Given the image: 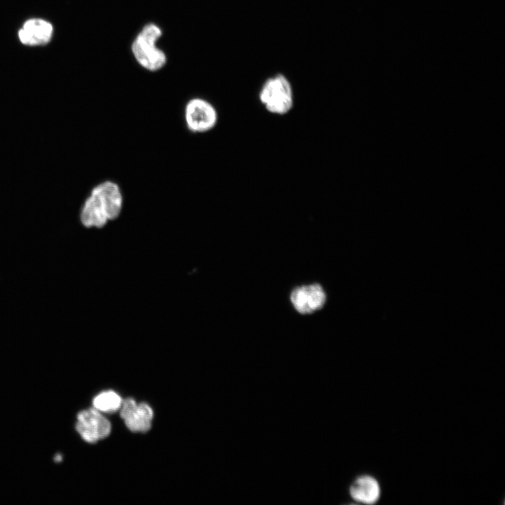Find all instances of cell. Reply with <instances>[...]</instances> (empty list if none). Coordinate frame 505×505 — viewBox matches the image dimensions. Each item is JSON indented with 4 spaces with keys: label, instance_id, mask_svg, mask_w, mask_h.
Listing matches in <instances>:
<instances>
[{
    "label": "cell",
    "instance_id": "6da1fadb",
    "mask_svg": "<svg viewBox=\"0 0 505 505\" xmlns=\"http://www.w3.org/2000/svg\"><path fill=\"white\" fill-rule=\"evenodd\" d=\"M123 196L119 184L105 180L96 184L80 210V221L86 228L100 229L117 219L122 212Z\"/></svg>",
    "mask_w": 505,
    "mask_h": 505
},
{
    "label": "cell",
    "instance_id": "277c9868",
    "mask_svg": "<svg viewBox=\"0 0 505 505\" xmlns=\"http://www.w3.org/2000/svg\"><path fill=\"white\" fill-rule=\"evenodd\" d=\"M187 129L194 133H207L215 128L218 114L215 107L208 100L194 97L189 100L184 111Z\"/></svg>",
    "mask_w": 505,
    "mask_h": 505
},
{
    "label": "cell",
    "instance_id": "ba28073f",
    "mask_svg": "<svg viewBox=\"0 0 505 505\" xmlns=\"http://www.w3.org/2000/svg\"><path fill=\"white\" fill-rule=\"evenodd\" d=\"M349 494L357 502L365 504L376 503L381 495V487L375 478L361 475L356 478L349 486Z\"/></svg>",
    "mask_w": 505,
    "mask_h": 505
},
{
    "label": "cell",
    "instance_id": "8992f818",
    "mask_svg": "<svg viewBox=\"0 0 505 505\" xmlns=\"http://www.w3.org/2000/svg\"><path fill=\"white\" fill-rule=\"evenodd\" d=\"M290 299L298 313L309 314L323 307L326 294L320 284L313 283L295 288L291 292Z\"/></svg>",
    "mask_w": 505,
    "mask_h": 505
},
{
    "label": "cell",
    "instance_id": "7a4b0ae2",
    "mask_svg": "<svg viewBox=\"0 0 505 505\" xmlns=\"http://www.w3.org/2000/svg\"><path fill=\"white\" fill-rule=\"evenodd\" d=\"M161 34L159 27L149 24L142 29L132 45V51L137 62L149 71L159 70L166 61L164 53L156 46Z\"/></svg>",
    "mask_w": 505,
    "mask_h": 505
},
{
    "label": "cell",
    "instance_id": "5b68a950",
    "mask_svg": "<svg viewBox=\"0 0 505 505\" xmlns=\"http://www.w3.org/2000/svg\"><path fill=\"white\" fill-rule=\"evenodd\" d=\"M75 427L81 437L89 443L107 437L111 432L109 421L94 408L79 412Z\"/></svg>",
    "mask_w": 505,
    "mask_h": 505
},
{
    "label": "cell",
    "instance_id": "9c48e42d",
    "mask_svg": "<svg viewBox=\"0 0 505 505\" xmlns=\"http://www.w3.org/2000/svg\"><path fill=\"white\" fill-rule=\"evenodd\" d=\"M53 27L50 23L41 19H32L27 21L19 31L21 42L26 45H39L47 43L52 34Z\"/></svg>",
    "mask_w": 505,
    "mask_h": 505
},
{
    "label": "cell",
    "instance_id": "30bf717a",
    "mask_svg": "<svg viewBox=\"0 0 505 505\" xmlns=\"http://www.w3.org/2000/svg\"><path fill=\"white\" fill-rule=\"evenodd\" d=\"M122 402L123 400L117 393L108 390L97 394L93 400V405L100 412L113 413L120 409Z\"/></svg>",
    "mask_w": 505,
    "mask_h": 505
},
{
    "label": "cell",
    "instance_id": "3957f363",
    "mask_svg": "<svg viewBox=\"0 0 505 505\" xmlns=\"http://www.w3.org/2000/svg\"><path fill=\"white\" fill-rule=\"evenodd\" d=\"M259 98L270 113L283 115L293 107V93L290 83L283 75L278 74L267 79L263 84Z\"/></svg>",
    "mask_w": 505,
    "mask_h": 505
},
{
    "label": "cell",
    "instance_id": "52a82bcc",
    "mask_svg": "<svg viewBox=\"0 0 505 505\" xmlns=\"http://www.w3.org/2000/svg\"><path fill=\"white\" fill-rule=\"evenodd\" d=\"M119 410L121 417L131 431L147 432L150 429L154 413L148 404H137L134 399L128 398L123 400Z\"/></svg>",
    "mask_w": 505,
    "mask_h": 505
}]
</instances>
